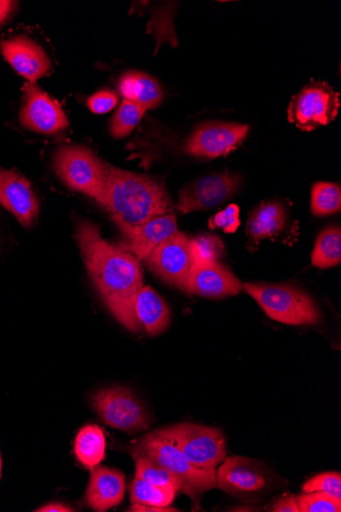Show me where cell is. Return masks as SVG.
Returning a JSON list of instances; mask_svg holds the SVG:
<instances>
[{
    "label": "cell",
    "mask_w": 341,
    "mask_h": 512,
    "mask_svg": "<svg viewBox=\"0 0 341 512\" xmlns=\"http://www.w3.org/2000/svg\"><path fill=\"white\" fill-rule=\"evenodd\" d=\"M76 240L97 292L124 327L137 333L134 301L143 287L139 260L124 248L105 241L100 227L88 220L78 222Z\"/></svg>",
    "instance_id": "cell-1"
},
{
    "label": "cell",
    "mask_w": 341,
    "mask_h": 512,
    "mask_svg": "<svg viewBox=\"0 0 341 512\" xmlns=\"http://www.w3.org/2000/svg\"><path fill=\"white\" fill-rule=\"evenodd\" d=\"M101 206L124 236L155 217L173 212V203L162 181L110 165Z\"/></svg>",
    "instance_id": "cell-2"
},
{
    "label": "cell",
    "mask_w": 341,
    "mask_h": 512,
    "mask_svg": "<svg viewBox=\"0 0 341 512\" xmlns=\"http://www.w3.org/2000/svg\"><path fill=\"white\" fill-rule=\"evenodd\" d=\"M132 457L148 456L180 480L182 493L189 496L194 507H200L202 495L217 487V472L200 470L181 450L158 431L135 440L130 446Z\"/></svg>",
    "instance_id": "cell-3"
},
{
    "label": "cell",
    "mask_w": 341,
    "mask_h": 512,
    "mask_svg": "<svg viewBox=\"0 0 341 512\" xmlns=\"http://www.w3.org/2000/svg\"><path fill=\"white\" fill-rule=\"evenodd\" d=\"M242 288L273 320L289 325H315L322 313L304 290L289 284L246 283Z\"/></svg>",
    "instance_id": "cell-4"
},
{
    "label": "cell",
    "mask_w": 341,
    "mask_h": 512,
    "mask_svg": "<svg viewBox=\"0 0 341 512\" xmlns=\"http://www.w3.org/2000/svg\"><path fill=\"white\" fill-rule=\"evenodd\" d=\"M54 167L70 190L102 205L109 165L92 151L80 146L62 147L55 154Z\"/></svg>",
    "instance_id": "cell-5"
},
{
    "label": "cell",
    "mask_w": 341,
    "mask_h": 512,
    "mask_svg": "<svg viewBox=\"0 0 341 512\" xmlns=\"http://www.w3.org/2000/svg\"><path fill=\"white\" fill-rule=\"evenodd\" d=\"M217 487L241 501L257 503L277 487V477L261 461L232 456L217 472Z\"/></svg>",
    "instance_id": "cell-6"
},
{
    "label": "cell",
    "mask_w": 341,
    "mask_h": 512,
    "mask_svg": "<svg viewBox=\"0 0 341 512\" xmlns=\"http://www.w3.org/2000/svg\"><path fill=\"white\" fill-rule=\"evenodd\" d=\"M158 432L172 441L194 467L200 470L216 471L226 458V440L217 428L182 423Z\"/></svg>",
    "instance_id": "cell-7"
},
{
    "label": "cell",
    "mask_w": 341,
    "mask_h": 512,
    "mask_svg": "<svg viewBox=\"0 0 341 512\" xmlns=\"http://www.w3.org/2000/svg\"><path fill=\"white\" fill-rule=\"evenodd\" d=\"M91 405L101 420L116 430L137 434L151 427L148 411L126 387H112L97 391L91 395Z\"/></svg>",
    "instance_id": "cell-8"
},
{
    "label": "cell",
    "mask_w": 341,
    "mask_h": 512,
    "mask_svg": "<svg viewBox=\"0 0 341 512\" xmlns=\"http://www.w3.org/2000/svg\"><path fill=\"white\" fill-rule=\"evenodd\" d=\"M339 107V93L327 82L312 80L292 97L287 117L290 123L309 132L334 121Z\"/></svg>",
    "instance_id": "cell-9"
},
{
    "label": "cell",
    "mask_w": 341,
    "mask_h": 512,
    "mask_svg": "<svg viewBox=\"0 0 341 512\" xmlns=\"http://www.w3.org/2000/svg\"><path fill=\"white\" fill-rule=\"evenodd\" d=\"M250 126L231 122H209L187 139L185 153L198 158L216 159L226 156L245 141Z\"/></svg>",
    "instance_id": "cell-10"
},
{
    "label": "cell",
    "mask_w": 341,
    "mask_h": 512,
    "mask_svg": "<svg viewBox=\"0 0 341 512\" xmlns=\"http://www.w3.org/2000/svg\"><path fill=\"white\" fill-rule=\"evenodd\" d=\"M241 177L232 172L210 175L184 186L179 193L177 209L183 213L210 210L233 197Z\"/></svg>",
    "instance_id": "cell-11"
},
{
    "label": "cell",
    "mask_w": 341,
    "mask_h": 512,
    "mask_svg": "<svg viewBox=\"0 0 341 512\" xmlns=\"http://www.w3.org/2000/svg\"><path fill=\"white\" fill-rule=\"evenodd\" d=\"M145 261L163 282L185 292L194 258L190 239L183 232L177 231L157 247Z\"/></svg>",
    "instance_id": "cell-12"
},
{
    "label": "cell",
    "mask_w": 341,
    "mask_h": 512,
    "mask_svg": "<svg viewBox=\"0 0 341 512\" xmlns=\"http://www.w3.org/2000/svg\"><path fill=\"white\" fill-rule=\"evenodd\" d=\"M20 122L26 129L44 135L57 134L69 126L60 104L32 82L24 86Z\"/></svg>",
    "instance_id": "cell-13"
},
{
    "label": "cell",
    "mask_w": 341,
    "mask_h": 512,
    "mask_svg": "<svg viewBox=\"0 0 341 512\" xmlns=\"http://www.w3.org/2000/svg\"><path fill=\"white\" fill-rule=\"evenodd\" d=\"M239 279L218 261L194 262L185 292L209 299H223L242 291Z\"/></svg>",
    "instance_id": "cell-14"
},
{
    "label": "cell",
    "mask_w": 341,
    "mask_h": 512,
    "mask_svg": "<svg viewBox=\"0 0 341 512\" xmlns=\"http://www.w3.org/2000/svg\"><path fill=\"white\" fill-rule=\"evenodd\" d=\"M0 205L26 228L36 222L40 203L30 181L16 172L0 167Z\"/></svg>",
    "instance_id": "cell-15"
},
{
    "label": "cell",
    "mask_w": 341,
    "mask_h": 512,
    "mask_svg": "<svg viewBox=\"0 0 341 512\" xmlns=\"http://www.w3.org/2000/svg\"><path fill=\"white\" fill-rule=\"evenodd\" d=\"M0 50L15 71L35 83L52 70V62L39 44L25 35L0 42Z\"/></svg>",
    "instance_id": "cell-16"
},
{
    "label": "cell",
    "mask_w": 341,
    "mask_h": 512,
    "mask_svg": "<svg viewBox=\"0 0 341 512\" xmlns=\"http://www.w3.org/2000/svg\"><path fill=\"white\" fill-rule=\"evenodd\" d=\"M174 212L161 215L130 230L125 235L127 243L122 246L139 261H145L152 252L177 232Z\"/></svg>",
    "instance_id": "cell-17"
},
{
    "label": "cell",
    "mask_w": 341,
    "mask_h": 512,
    "mask_svg": "<svg viewBox=\"0 0 341 512\" xmlns=\"http://www.w3.org/2000/svg\"><path fill=\"white\" fill-rule=\"evenodd\" d=\"M125 476L118 470L96 467L91 470L85 503L94 511L104 512L119 505L125 496Z\"/></svg>",
    "instance_id": "cell-18"
},
{
    "label": "cell",
    "mask_w": 341,
    "mask_h": 512,
    "mask_svg": "<svg viewBox=\"0 0 341 512\" xmlns=\"http://www.w3.org/2000/svg\"><path fill=\"white\" fill-rule=\"evenodd\" d=\"M134 315L139 330L143 329L151 337L163 334L171 322L168 304L152 287H142L137 294Z\"/></svg>",
    "instance_id": "cell-19"
},
{
    "label": "cell",
    "mask_w": 341,
    "mask_h": 512,
    "mask_svg": "<svg viewBox=\"0 0 341 512\" xmlns=\"http://www.w3.org/2000/svg\"><path fill=\"white\" fill-rule=\"evenodd\" d=\"M119 89L125 100L146 110L158 108L164 98L160 83L142 72L130 71L124 74L119 81Z\"/></svg>",
    "instance_id": "cell-20"
},
{
    "label": "cell",
    "mask_w": 341,
    "mask_h": 512,
    "mask_svg": "<svg viewBox=\"0 0 341 512\" xmlns=\"http://www.w3.org/2000/svg\"><path fill=\"white\" fill-rule=\"evenodd\" d=\"M285 208L278 202L261 203L251 213L247 232L251 242L259 243L278 236L286 225Z\"/></svg>",
    "instance_id": "cell-21"
},
{
    "label": "cell",
    "mask_w": 341,
    "mask_h": 512,
    "mask_svg": "<svg viewBox=\"0 0 341 512\" xmlns=\"http://www.w3.org/2000/svg\"><path fill=\"white\" fill-rule=\"evenodd\" d=\"M107 442L103 430L99 426L83 427L75 440V455L87 470L99 467L106 457Z\"/></svg>",
    "instance_id": "cell-22"
},
{
    "label": "cell",
    "mask_w": 341,
    "mask_h": 512,
    "mask_svg": "<svg viewBox=\"0 0 341 512\" xmlns=\"http://www.w3.org/2000/svg\"><path fill=\"white\" fill-rule=\"evenodd\" d=\"M341 261L340 226H329L321 231L312 253V264L320 269L337 266Z\"/></svg>",
    "instance_id": "cell-23"
},
{
    "label": "cell",
    "mask_w": 341,
    "mask_h": 512,
    "mask_svg": "<svg viewBox=\"0 0 341 512\" xmlns=\"http://www.w3.org/2000/svg\"><path fill=\"white\" fill-rule=\"evenodd\" d=\"M135 460V478L160 487H169L182 492L183 486L179 479L162 467L161 464L148 456L138 455Z\"/></svg>",
    "instance_id": "cell-24"
},
{
    "label": "cell",
    "mask_w": 341,
    "mask_h": 512,
    "mask_svg": "<svg viewBox=\"0 0 341 512\" xmlns=\"http://www.w3.org/2000/svg\"><path fill=\"white\" fill-rule=\"evenodd\" d=\"M176 491L169 487H160L135 478L130 487V499L133 504L167 507L176 497Z\"/></svg>",
    "instance_id": "cell-25"
},
{
    "label": "cell",
    "mask_w": 341,
    "mask_h": 512,
    "mask_svg": "<svg viewBox=\"0 0 341 512\" xmlns=\"http://www.w3.org/2000/svg\"><path fill=\"white\" fill-rule=\"evenodd\" d=\"M341 209L340 185L332 182H316L311 194V211L315 216H328Z\"/></svg>",
    "instance_id": "cell-26"
},
{
    "label": "cell",
    "mask_w": 341,
    "mask_h": 512,
    "mask_svg": "<svg viewBox=\"0 0 341 512\" xmlns=\"http://www.w3.org/2000/svg\"><path fill=\"white\" fill-rule=\"evenodd\" d=\"M143 107L124 100L111 121V133L116 138L128 136L139 124L145 112Z\"/></svg>",
    "instance_id": "cell-27"
},
{
    "label": "cell",
    "mask_w": 341,
    "mask_h": 512,
    "mask_svg": "<svg viewBox=\"0 0 341 512\" xmlns=\"http://www.w3.org/2000/svg\"><path fill=\"white\" fill-rule=\"evenodd\" d=\"M194 262L218 261L224 254L222 240L214 235H201L190 239Z\"/></svg>",
    "instance_id": "cell-28"
},
{
    "label": "cell",
    "mask_w": 341,
    "mask_h": 512,
    "mask_svg": "<svg viewBox=\"0 0 341 512\" xmlns=\"http://www.w3.org/2000/svg\"><path fill=\"white\" fill-rule=\"evenodd\" d=\"M300 512H340L341 500L322 492L304 493L297 496Z\"/></svg>",
    "instance_id": "cell-29"
},
{
    "label": "cell",
    "mask_w": 341,
    "mask_h": 512,
    "mask_svg": "<svg viewBox=\"0 0 341 512\" xmlns=\"http://www.w3.org/2000/svg\"><path fill=\"white\" fill-rule=\"evenodd\" d=\"M303 493L322 492L341 500V475L339 473H324L318 475L303 485Z\"/></svg>",
    "instance_id": "cell-30"
},
{
    "label": "cell",
    "mask_w": 341,
    "mask_h": 512,
    "mask_svg": "<svg viewBox=\"0 0 341 512\" xmlns=\"http://www.w3.org/2000/svg\"><path fill=\"white\" fill-rule=\"evenodd\" d=\"M239 213V207L235 204H231L225 210L211 218L209 226L212 229L220 228L225 234H234L240 226Z\"/></svg>",
    "instance_id": "cell-31"
},
{
    "label": "cell",
    "mask_w": 341,
    "mask_h": 512,
    "mask_svg": "<svg viewBox=\"0 0 341 512\" xmlns=\"http://www.w3.org/2000/svg\"><path fill=\"white\" fill-rule=\"evenodd\" d=\"M119 98L114 91L101 90L88 100V108L95 114H106L118 105Z\"/></svg>",
    "instance_id": "cell-32"
},
{
    "label": "cell",
    "mask_w": 341,
    "mask_h": 512,
    "mask_svg": "<svg viewBox=\"0 0 341 512\" xmlns=\"http://www.w3.org/2000/svg\"><path fill=\"white\" fill-rule=\"evenodd\" d=\"M267 509L272 512H300L297 496L289 493L275 499Z\"/></svg>",
    "instance_id": "cell-33"
},
{
    "label": "cell",
    "mask_w": 341,
    "mask_h": 512,
    "mask_svg": "<svg viewBox=\"0 0 341 512\" xmlns=\"http://www.w3.org/2000/svg\"><path fill=\"white\" fill-rule=\"evenodd\" d=\"M17 7L16 2H9V0H0V25H3Z\"/></svg>",
    "instance_id": "cell-34"
},
{
    "label": "cell",
    "mask_w": 341,
    "mask_h": 512,
    "mask_svg": "<svg viewBox=\"0 0 341 512\" xmlns=\"http://www.w3.org/2000/svg\"><path fill=\"white\" fill-rule=\"evenodd\" d=\"M35 511H39V512H72V511H76V510L67 504L54 502V503H50V504L41 506L38 509H36Z\"/></svg>",
    "instance_id": "cell-35"
},
{
    "label": "cell",
    "mask_w": 341,
    "mask_h": 512,
    "mask_svg": "<svg viewBox=\"0 0 341 512\" xmlns=\"http://www.w3.org/2000/svg\"><path fill=\"white\" fill-rule=\"evenodd\" d=\"M128 511H137V512H175L179 511L176 508L167 506V507H156V506H146L133 504V506Z\"/></svg>",
    "instance_id": "cell-36"
},
{
    "label": "cell",
    "mask_w": 341,
    "mask_h": 512,
    "mask_svg": "<svg viewBox=\"0 0 341 512\" xmlns=\"http://www.w3.org/2000/svg\"><path fill=\"white\" fill-rule=\"evenodd\" d=\"M2 470H3V461H2V455H0V478H2Z\"/></svg>",
    "instance_id": "cell-37"
},
{
    "label": "cell",
    "mask_w": 341,
    "mask_h": 512,
    "mask_svg": "<svg viewBox=\"0 0 341 512\" xmlns=\"http://www.w3.org/2000/svg\"><path fill=\"white\" fill-rule=\"evenodd\" d=\"M3 247V236L0 234V250H2Z\"/></svg>",
    "instance_id": "cell-38"
}]
</instances>
